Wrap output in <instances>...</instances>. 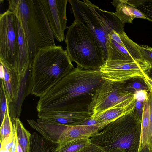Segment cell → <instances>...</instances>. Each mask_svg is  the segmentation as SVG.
<instances>
[{
	"instance_id": "cell-18",
	"label": "cell",
	"mask_w": 152,
	"mask_h": 152,
	"mask_svg": "<svg viewBox=\"0 0 152 152\" xmlns=\"http://www.w3.org/2000/svg\"><path fill=\"white\" fill-rule=\"evenodd\" d=\"M11 119L15 128L18 141L23 152H29L31 134L25 128L19 118Z\"/></svg>"
},
{
	"instance_id": "cell-28",
	"label": "cell",
	"mask_w": 152,
	"mask_h": 152,
	"mask_svg": "<svg viewBox=\"0 0 152 152\" xmlns=\"http://www.w3.org/2000/svg\"><path fill=\"white\" fill-rule=\"evenodd\" d=\"M148 100L149 103V129L148 144L145 145L150 148L152 146V94L149 92Z\"/></svg>"
},
{
	"instance_id": "cell-4",
	"label": "cell",
	"mask_w": 152,
	"mask_h": 152,
	"mask_svg": "<svg viewBox=\"0 0 152 152\" xmlns=\"http://www.w3.org/2000/svg\"><path fill=\"white\" fill-rule=\"evenodd\" d=\"M141 120L133 110L107 125L89 138L104 152H139Z\"/></svg>"
},
{
	"instance_id": "cell-36",
	"label": "cell",
	"mask_w": 152,
	"mask_h": 152,
	"mask_svg": "<svg viewBox=\"0 0 152 152\" xmlns=\"http://www.w3.org/2000/svg\"><path fill=\"white\" fill-rule=\"evenodd\" d=\"M17 152H23L22 149L20 145L19 144L18 141L17 139Z\"/></svg>"
},
{
	"instance_id": "cell-23",
	"label": "cell",
	"mask_w": 152,
	"mask_h": 152,
	"mask_svg": "<svg viewBox=\"0 0 152 152\" xmlns=\"http://www.w3.org/2000/svg\"><path fill=\"white\" fill-rule=\"evenodd\" d=\"M119 35L125 48L132 57L135 60H143L139 48V45L129 38L124 31Z\"/></svg>"
},
{
	"instance_id": "cell-30",
	"label": "cell",
	"mask_w": 152,
	"mask_h": 152,
	"mask_svg": "<svg viewBox=\"0 0 152 152\" xmlns=\"http://www.w3.org/2000/svg\"><path fill=\"white\" fill-rule=\"evenodd\" d=\"M127 7L135 18H139L148 20L142 13L134 7L127 4Z\"/></svg>"
},
{
	"instance_id": "cell-22",
	"label": "cell",
	"mask_w": 152,
	"mask_h": 152,
	"mask_svg": "<svg viewBox=\"0 0 152 152\" xmlns=\"http://www.w3.org/2000/svg\"><path fill=\"white\" fill-rule=\"evenodd\" d=\"M124 85L126 91L134 94L140 90L149 92L148 87L143 77H132L124 81Z\"/></svg>"
},
{
	"instance_id": "cell-25",
	"label": "cell",
	"mask_w": 152,
	"mask_h": 152,
	"mask_svg": "<svg viewBox=\"0 0 152 152\" xmlns=\"http://www.w3.org/2000/svg\"><path fill=\"white\" fill-rule=\"evenodd\" d=\"M14 132V129L8 107L4 118L0 126V142L8 139Z\"/></svg>"
},
{
	"instance_id": "cell-14",
	"label": "cell",
	"mask_w": 152,
	"mask_h": 152,
	"mask_svg": "<svg viewBox=\"0 0 152 152\" xmlns=\"http://www.w3.org/2000/svg\"><path fill=\"white\" fill-rule=\"evenodd\" d=\"M32 61L27 42L18 22L16 70L20 79L27 71L31 68Z\"/></svg>"
},
{
	"instance_id": "cell-19",
	"label": "cell",
	"mask_w": 152,
	"mask_h": 152,
	"mask_svg": "<svg viewBox=\"0 0 152 152\" xmlns=\"http://www.w3.org/2000/svg\"><path fill=\"white\" fill-rule=\"evenodd\" d=\"M111 3L116 8V11L114 14L123 23H132L135 18L127 7L126 0H113Z\"/></svg>"
},
{
	"instance_id": "cell-9",
	"label": "cell",
	"mask_w": 152,
	"mask_h": 152,
	"mask_svg": "<svg viewBox=\"0 0 152 152\" xmlns=\"http://www.w3.org/2000/svg\"><path fill=\"white\" fill-rule=\"evenodd\" d=\"M151 67L143 60H107L99 70L103 78L120 82L135 77H143Z\"/></svg>"
},
{
	"instance_id": "cell-31",
	"label": "cell",
	"mask_w": 152,
	"mask_h": 152,
	"mask_svg": "<svg viewBox=\"0 0 152 152\" xmlns=\"http://www.w3.org/2000/svg\"><path fill=\"white\" fill-rule=\"evenodd\" d=\"M148 92L145 90L138 91L134 94L135 99L144 102L148 98Z\"/></svg>"
},
{
	"instance_id": "cell-20",
	"label": "cell",
	"mask_w": 152,
	"mask_h": 152,
	"mask_svg": "<svg viewBox=\"0 0 152 152\" xmlns=\"http://www.w3.org/2000/svg\"><path fill=\"white\" fill-rule=\"evenodd\" d=\"M91 144L89 138L77 140L63 144L58 143L55 152H80Z\"/></svg>"
},
{
	"instance_id": "cell-29",
	"label": "cell",
	"mask_w": 152,
	"mask_h": 152,
	"mask_svg": "<svg viewBox=\"0 0 152 152\" xmlns=\"http://www.w3.org/2000/svg\"><path fill=\"white\" fill-rule=\"evenodd\" d=\"M144 102L135 100L134 110L140 119L141 120Z\"/></svg>"
},
{
	"instance_id": "cell-34",
	"label": "cell",
	"mask_w": 152,
	"mask_h": 152,
	"mask_svg": "<svg viewBox=\"0 0 152 152\" xmlns=\"http://www.w3.org/2000/svg\"><path fill=\"white\" fill-rule=\"evenodd\" d=\"M139 152H152V146L150 148L144 145L140 148Z\"/></svg>"
},
{
	"instance_id": "cell-24",
	"label": "cell",
	"mask_w": 152,
	"mask_h": 152,
	"mask_svg": "<svg viewBox=\"0 0 152 152\" xmlns=\"http://www.w3.org/2000/svg\"><path fill=\"white\" fill-rule=\"evenodd\" d=\"M126 3L137 9L152 22V0H126Z\"/></svg>"
},
{
	"instance_id": "cell-10",
	"label": "cell",
	"mask_w": 152,
	"mask_h": 152,
	"mask_svg": "<svg viewBox=\"0 0 152 152\" xmlns=\"http://www.w3.org/2000/svg\"><path fill=\"white\" fill-rule=\"evenodd\" d=\"M44 10L54 37L61 42L65 39L67 28L66 7L67 0H42Z\"/></svg>"
},
{
	"instance_id": "cell-1",
	"label": "cell",
	"mask_w": 152,
	"mask_h": 152,
	"mask_svg": "<svg viewBox=\"0 0 152 152\" xmlns=\"http://www.w3.org/2000/svg\"><path fill=\"white\" fill-rule=\"evenodd\" d=\"M99 69L77 67L39 97L38 112L88 111L96 90L103 80Z\"/></svg>"
},
{
	"instance_id": "cell-12",
	"label": "cell",
	"mask_w": 152,
	"mask_h": 152,
	"mask_svg": "<svg viewBox=\"0 0 152 152\" xmlns=\"http://www.w3.org/2000/svg\"><path fill=\"white\" fill-rule=\"evenodd\" d=\"M108 124L104 123L92 125H63L58 143L63 144L77 140L89 138L93 134L101 131Z\"/></svg>"
},
{
	"instance_id": "cell-27",
	"label": "cell",
	"mask_w": 152,
	"mask_h": 152,
	"mask_svg": "<svg viewBox=\"0 0 152 152\" xmlns=\"http://www.w3.org/2000/svg\"><path fill=\"white\" fill-rule=\"evenodd\" d=\"M143 59L152 66V48L147 45H139Z\"/></svg>"
},
{
	"instance_id": "cell-16",
	"label": "cell",
	"mask_w": 152,
	"mask_h": 152,
	"mask_svg": "<svg viewBox=\"0 0 152 152\" xmlns=\"http://www.w3.org/2000/svg\"><path fill=\"white\" fill-rule=\"evenodd\" d=\"M58 143H55L39 133L34 132L30 138L29 152H55Z\"/></svg>"
},
{
	"instance_id": "cell-26",
	"label": "cell",
	"mask_w": 152,
	"mask_h": 152,
	"mask_svg": "<svg viewBox=\"0 0 152 152\" xmlns=\"http://www.w3.org/2000/svg\"><path fill=\"white\" fill-rule=\"evenodd\" d=\"M0 125L4 118L8 107L7 99L2 80L1 79L0 88Z\"/></svg>"
},
{
	"instance_id": "cell-33",
	"label": "cell",
	"mask_w": 152,
	"mask_h": 152,
	"mask_svg": "<svg viewBox=\"0 0 152 152\" xmlns=\"http://www.w3.org/2000/svg\"><path fill=\"white\" fill-rule=\"evenodd\" d=\"M144 79L147 84L149 90V92L152 94V80L149 77L145 74Z\"/></svg>"
},
{
	"instance_id": "cell-5",
	"label": "cell",
	"mask_w": 152,
	"mask_h": 152,
	"mask_svg": "<svg viewBox=\"0 0 152 152\" xmlns=\"http://www.w3.org/2000/svg\"><path fill=\"white\" fill-rule=\"evenodd\" d=\"M74 21L85 26L95 37L106 61L108 57L109 34L113 30L119 34L124 31V23L113 12L101 10L88 0H68Z\"/></svg>"
},
{
	"instance_id": "cell-35",
	"label": "cell",
	"mask_w": 152,
	"mask_h": 152,
	"mask_svg": "<svg viewBox=\"0 0 152 152\" xmlns=\"http://www.w3.org/2000/svg\"><path fill=\"white\" fill-rule=\"evenodd\" d=\"M145 74L152 80V66L145 72Z\"/></svg>"
},
{
	"instance_id": "cell-15",
	"label": "cell",
	"mask_w": 152,
	"mask_h": 152,
	"mask_svg": "<svg viewBox=\"0 0 152 152\" xmlns=\"http://www.w3.org/2000/svg\"><path fill=\"white\" fill-rule=\"evenodd\" d=\"M31 68L26 71L21 79L17 98L14 102L8 104L11 119L19 118L21 112V107L25 97L31 93Z\"/></svg>"
},
{
	"instance_id": "cell-13",
	"label": "cell",
	"mask_w": 152,
	"mask_h": 152,
	"mask_svg": "<svg viewBox=\"0 0 152 152\" xmlns=\"http://www.w3.org/2000/svg\"><path fill=\"white\" fill-rule=\"evenodd\" d=\"M0 79L2 80L8 104L16 100L21 79L17 70L0 60Z\"/></svg>"
},
{
	"instance_id": "cell-7",
	"label": "cell",
	"mask_w": 152,
	"mask_h": 152,
	"mask_svg": "<svg viewBox=\"0 0 152 152\" xmlns=\"http://www.w3.org/2000/svg\"><path fill=\"white\" fill-rule=\"evenodd\" d=\"M134 94L126 91L124 81L113 82L103 78L96 90L88 111L91 117L109 109L124 107L135 103Z\"/></svg>"
},
{
	"instance_id": "cell-8",
	"label": "cell",
	"mask_w": 152,
	"mask_h": 152,
	"mask_svg": "<svg viewBox=\"0 0 152 152\" xmlns=\"http://www.w3.org/2000/svg\"><path fill=\"white\" fill-rule=\"evenodd\" d=\"M18 20L7 10L0 15V60L16 69L18 47Z\"/></svg>"
},
{
	"instance_id": "cell-32",
	"label": "cell",
	"mask_w": 152,
	"mask_h": 152,
	"mask_svg": "<svg viewBox=\"0 0 152 152\" xmlns=\"http://www.w3.org/2000/svg\"><path fill=\"white\" fill-rule=\"evenodd\" d=\"M80 152H104L101 149L97 146L91 144L83 149Z\"/></svg>"
},
{
	"instance_id": "cell-11",
	"label": "cell",
	"mask_w": 152,
	"mask_h": 152,
	"mask_svg": "<svg viewBox=\"0 0 152 152\" xmlns=\"http://www.w3.org/2000/svg\"><path fill=\"white\" fill-rule=\"evenodd\" d=\"M39 118L53 121L68 126L80 125L91 118L92 114L88 111H63L38 112Z\"/></svg>"
},
{
	"instance_id": "cell-2",
	"label": "cell",
	"mask_w": 152,
	"mask_h": 152,
	"mask_svg": "<svg viewBox=\"0 0 152 152\" xmlns=\"http://www.w3.org/2000/svg\"><path fill=\"white\" fill-rule=\"evenodd\" d=\"M72 62L61 46L39 49L31 67V94L39 98L44 95L75 68Z\"/></svg>"
},
{
	"instance_id": "cell-17",
	"label": "cell",
	"mask_w": 152,
	"mask_h": 152,
	"mask_svg": "<svg viewBox=\"0 0 152 152\" xmlns=\"http://www.w3.org/2000/svg\"><path fill=\"white\" fill-rule=\"evenodd\" d=\"M135 104L124 107H113L109 109L91 117L99 123H110L134 109Z\"/></svg>"
},
{
	"instance_id": "cell-21",
	"label": "cell",
	"mask_w": 152,
	"mask_h": 152,
	"mask_svg": "<svg viewBox=\"0 0 152 152\" xmlns=\"http://www.w3.org/2000/svg\"><path fill=\"white\" fill-rule=\"evenodd\" d=\"M149 103L148 98L144 101V104L141 119V133L140 148L148 144L149 139Z\"/></svg>"
},
{
	"instance_id": "cell-6",
	"label": "cell",
	"mask_w": 152,
	"mask_h": 152,
	"mask_svg": "<svg viewBox=\"0 0 152 152\" xmlns=\"http://www.w3.org/2000/svg\"><path fill=\"white\" fill-rule=\"evenodd\" d=\"M66 51L72 61L86 70L99 69L106 61L100 45L90 30L82 23L74 21L65 37Z\"/></svg>"
},
{
	"instance_id": "cell-3",
	"label": "cell",
	"mask_w": 152,
	"mask_h": 152,
	"mask_svg": "<svg viewBox=\"0 0 152 152\" xmlns=\"http://www.w3.org/2000/svg\"><path fill=\"white\" fill-rule=\"evenodd\" d=\"M8 10L16 17L33 60L38 50L56 45L42 0H9Z\"/></svg>"
}]
</instances>
